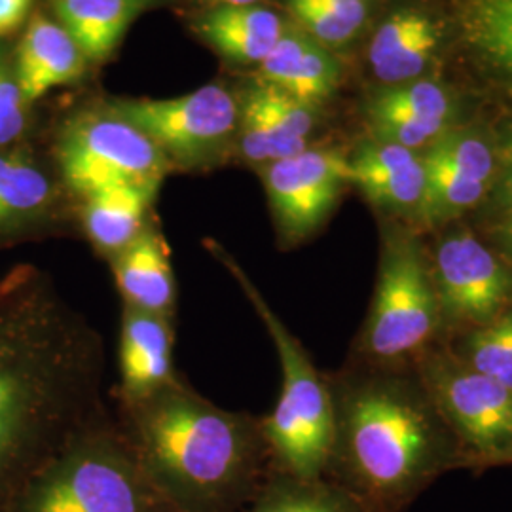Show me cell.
Masks as SVG:
<instances>
[{
	"label": "cell",
	"instance_id": "cb8c5ba5",
	"mask_svg": "<svg viewBox=\"0 0 512 512\" xmlns=\"http://www.w3.org/2000/svg\"><path fill=\"white\" fill-rule=\"evenodd\" d=\"M370 114H399L452 124L454 105L450 95L439 84L412 80L380 93L370 105Z\"/></svg>",
	"mask_w": 512,
	"mask_h": 512
},
{
	"label": "cell",
	"instance_id": "9a60e30c",
	"mask_svg": "<svg viewBox=\"0 0 512 512\" xmlns=\"http://www.w3.org/2000/svg\"><path fill=\"white\" fill-rule=\"evenodd\" d=\"M86 57L57 21L31 19L16 57V78L23 99L31 105L57 86L69 84L84 71Z\"/></svg>",
	"mask_w": 512,
	"mask_h": 512
},
{
	"label": "cell",
	"instance_id": "5bb4252c",
	"mask_svg": "<svg viewBox=\"0 0 512 512\" xmlns=\"http://www.w3.org/2000/svg\"><path fill=\"white\" fill-rule=\"evenodd\" d=\"M112 272L126 306L171 317L177 285L169 249L158 230L145 228L124 251L112 256Z\"/></svg>",
	"mask_w": 512,
	"mask_h": 512
},
{
	"label": "cell",
	"instance_id": "f1b7e54d",
	"mask_svg": "<svg viewBox=\"0 0 512 512\" xmlns=\"http://www.w3.org/2000/svg\"><path fill=\"white\" fill-rule=\"evenodd\" d=\"M289 6L302 27L308 29L311 37L323 44H346L365 25V21L349 18L346 14H340L315 0H289Z\"/></svg>",
	"mask_w": 512,
	"mask_h": 512
},
{
	"label": "cell",
	"instance_id": "ba28073f",
	"mask_svg": "<svg viewBox=\"0 0 512 512\" xmlns=\"http://www.w3.org/2000/svg\"><path fill=\"white\" fill-rule=\"evenodd\" d=\"M446 340L512 308V264L469 228L448 230L429 249Z\"/></svg>",
	"mask_w": 512,
	"mask_h": 512
},
{
	"label": "cell",
	"instance_id": "3957f363",
	"mask_svg": "<svg viewBox=\"0 0 512 512\" xmlns=\"http://www.w3.org/2000/svg\"><path fill=\"white\" fill-rule=\"evenodd\" d=\"M128 404L139 454L186 494H222L243 473L258 437H264L262 423L207 403L177 380Z\"/></svg>",
	"mask_w": 512,
	"mask_h": 512
},
{
	"label": "cell",
	"instance_id": "ffe728a7",
	"mask_svg": "<svg viewBox=\"0 0 512 512\" xmlns=\"http://www.w3.org/2000/svg\"><path fill=\"white\" fill-rule=\"evenodd\" d=\"M306 141L285 128L260 92V86L247 95L239 112V150L247 162L268 165L304 152Z\"/></svg>",
	"mask_w": 512,
	"mask_h": 512
},
{
	"label": "cell",
	"instance_id": "6da1fadb",
	"mask_svg": "<svg viewBox=\"0 0 512 512\" xmlns=\"http://www.w3.org/2000/svg\"><path fill=\"white\" fill-rule=\"evenodd\" d=\"M97 338L52 279L18 266L0 281V482L84 427L99 382Z\"/></svg>",
	"mask_w": 512,
	"mask_h": 512
},
{
	"label": "cell",
	"instance_id": "d590c367",
	"mask_svg": "<svg viewBox=\"0 0 512 512\" xmlns=\"http://www.w3.org/2000/svg\"><path fill=\"white\" fill-rule=\"evenodd\" d=\"M492 247L512 264V211L495 219Z\"/></svg>",
	"mask_w": 512,
	"mask_h": 512
},
{
	"label": "cell",
	"instance_id": "7402d4cb",
	"mask_svg": "<svg viewBox=\"0 0 512 512\" xmlns=\"http://www.w3.org/2000/svg\"><path fill=\"white\" fill-rule=\"evenodd\" d=\"M351 184L357 186L374 207L403 217L410 222V226L416 228L425 196L423 156L414 164L401 169L353 177Z\"/></svg>",
	"mask_w": 512,
	"mask_h": 512
},
{
	"label": "cell",
	"instance_id": "8992f818",
	"mask_svg": "<svg viewBox=\"0 0 512 512\" xmlns=\"http://www.w3.org/2000/svg\"><path fill=\"white\" fill-rule=\"evenodd\" d=\"M440 416L456 435L467 467H499L512 450V389L463 363L440 344L414 366Z\"/></svg>",
	"mask_w": 512,
	"mask_h": 512
},
{
	"label": "cell",
	"instance_id": "d4e9b609",
	"mask_svg": "<svg viewBox=\"0 0 512 512\" xmlns=\"http://www.w3.org/2000/svg\"><path fill=\"white\" fill-rule=\"evenodd\" d=\"M338 78L340 67L336 59L321 44L311 40L298 63L291 86L283 92L291 93L298 101L311 107L336 90Z\"/></svg>",
	"mask_w": 512,
	"mask_h": 512
},
{
	"label": "cell",
	"instance_id": "8d00e7d4",
	"mask_svg": "<svg viewBox=\"0 0 512 512\" xmlns=\"http://www.w3.org/2000/svg\"><path fill=\"white\" fill-rule=\"evenodd\" d=\"M220 6H251L256 4L258 0H217Z\"/></svg>",
	"mask_w": 512,
	"mask_h": 512
},
{
	"label": "cell",
	"instance_id": "52a82bcc",
	"mask_svg": "<svg viewBox=\"0 0 512 512\" xmlns=\"http://www.w3.org/2000/svg\"><path fill=\"white\" fill-rule=\"evenodd\" d=\"M61 181L80 196L118 184L160 188L169 160L160 147L122 116H80L59 137Z\"/></svg>",
	"mask_w": 512,
	"mask_h": 512
},
{
	"label": "cell",
	"instance_id": "4fadbf2b",
	"mask_svg": "<svg viewBox=\"0 0 512 512\" xmlns=\"http://www.w3.org/2000/svg\"><path fill=\"white\" fill-rule=\"evenodd\" d=\"M120 374L128 403H137L175 382L169 317L126 306L120 332Z\"/></svg>",
	"mask_w": 512,
	"mask_h": 512
},
{
	"label": "cell",
	"instance_id": "8fae6325",
	"mask_svg": "<svg viewBox=\"0 0 512 512\" xmlns=\"http://www.w3.org/2000/svg\"><path fill=\"white\" fill-rule=\"evenodd\" d=\"M349 184L348 156L330 148H306L264 165V188L281 243L298 245L311 238Z\"/></svg>",
	"mask_w": 512,
	"mask_h": 512
},
{
	"label": "cell",
	"instance_id": "4316f807",
	"mask_svg": "<svg viewBox=\"0 0 512 512\" xmlns=\"http://www.w3.org/2000/svg\"><path fill=\"white\" fill-rule=\"evenodd\" d=\"M370 124L374 131V141L399 145L416 152H423L442 133L454 128L452 124L439 120H421L399 114H370Z\"/></svg>",
	"mask_w": 512,
	"mask_h": 512
},
{
	"label": "cell",
	"instance_id": "484cf974",
	"mask_svg": "<svg viewBox=\"0 0 512 512\" xmlns=\"http://www.w3.org/2000/svg\"><path fill=\"white\" fill-rule=\"evenodd\" d=\"M256 512H363L357 501L315 486V480L296 478L293 486H283L270 495Z\"/></svg>",
	"mask_w": 512,
	"mask_h": 512
},
{
	"label": "cell",
	"instance_id": "44dd1931",
	"mask_svg": "<svg viewBox=\"0 0 512 512\" xmlns=\"http://www.w3.org/2000/svg\"><path fill=\"white\" fill-rule=\"evenodd\" d=\"M463 363L512 389V308L444 342Z\"/></svg>",
	"mask_w": 512,
	"mask_h": 512
},
{
	"label": "cell",
	"instance_id": "7c38bea8",
	"mask_svg": "<svg viewBox=\"0 0 512 512\" xmlns=\"http://www.w3.org/2000/svg\"><path fill=\"white\" fill-rule=\"evenodd\" d=\"M57 186L21 147L0 150V247L37 238L55 217Z\"/></svg>",
	"mask_w": 512,
	"mask_h": 512
},
{
	"label": "cell",
	"instance_id": "f546056e",
	"mask_svg": "<svg viewBox=\"0 0 512 512\" xmlns=\"http://www.w3.org/2000/svg\"><path fill=\"white\" fill-rule=\"evenodd\" d=\"M29 103L19 90L16 69L0 54V150L19 147L29 128Z\"/></svg>",
	"mask_w": 512,
	"mask_h": 512
},
{
	"label": "cell",
	"instance_id": "f35d334b",
	"mask_svg": "<svg viewBox=\"0 0 512 512\" xmlns=\"http://www.w3.org/2000/svg\"><path fill=\"white\" fill-rule=\"evenodd\" d=\"M501 465H512V450L505 456V459H503V463Z\"/></svg>",
	"mask_w": 512,
	"mask_h": 512
},
{
	"label": "cell",
	"instance_id": "7a4b0ae2",
	"mask_svg": "<svg viewBox=\"0 0 512 512\" xmlns=\"http://www.w3.org/2000/svg\"><path fill=\"white\" fill-rule=\"evenodd\" d=\"M338 463L366 512H399L467 456L414 368L359 366L330 382Z\"/></svg>",
	"mask_w": 512,
	"mask_h": 512
},
{
	"label": "cell",
	"instance_id": "74e56055",
	"mask_svg": "<svg viewBox=\"0 0 512 512\" xmlns=\"http://www.w3.org/2000/svg\"><path fill=\"white\" fill-rule=\"evenodd\" d=\"M325 4H344V6H351V4H368V0H319Z\"/></svg>",
	"mask_w": 512,
	"mask_h": 512
},
{
	"label": "cell",
	"instance_id": "ac0fdd59",
	"mask_svg": "<svg viewBox=\"0 0 512 512\" xmlns=\"http://www.w3.org/2000/svg\"><path fill=\"white\" fill-rule=\"evenodd\" d=\"M145 4L147 0H57L55 10L86 61H103Z\"/></svg>",
	"mask_w": 512,
	"mask_h": 512
},
{
	"label": "cell",
	"instance_id": "2e32d148",
	"mask_svg": "<svg viewBox=\"0 0 512 512\" xmlns=\"http://www.w3.org/2000/svg\"><path fill=\"white\" fill-rule=\"evenodd\" d=\"M156 192L152 186L118 184L86 196L84 228L97 251L116 256L139 238Z\"/></svg>",
	"mask_w": 512,
	"mask_h": 512
},
{
	"label": "cell",
	"instance_id": "30bf717a",
	"mask_svg": "<svg viewBox=\"0 0 512 512\" xmlns=\"http://www.w3.org/2000/svg\"><path fill=\"white\" fill-rule=\"evenodd\" d=\"M133 469L118 452L76 446L48 465L31 488L25 512H145Z\"/></svg>",
	"mask_w": 512,
	"mask_h": 512
},
{
	"label": "cell",
	"instance_id": "5b68a950",
	"mask_svg": "<svg viewBox=\"0 0 512 512\" xmlns=\"http://www.w3.org/2000/svg\"><path fill=\"white\" fill-rule=\"evenodd\" d=\"M213 256L241 287L274 342L281 365V391L272 414L262 421V435L281 465L300 480H315L329 467L334 439V399L327 378L315 368L308 351L234 256L220 245Z\"/></svg>",
	"mask_w": 512,
	"mask_h": 512
},
{
	"label": "cell",
	"instance_id": "603a6c76",
	"mask_svg": "<svg viewBox=\"0 0 512 512\" xmlns=\"http://www.w3.org/2000/svg\"><path fill=\"white\" fill-rule=\"evenodd\" d=\"M421 154L463 177L494 186L497 143H492L482 131L450 128Z\"/></svg>",
	"mask_w": 512,
	"mask_h": 512
},
{
	"label": "cell",
	"instance_id": "e575fe53",
	"mask_svg": "<svg viewBox=\"0 0 512 512\" xmlns=\"http://www.w3.org/2000/svg\"><path fill=\"white\" fill-rule=\"evenodd\" d=\"M33 0H0V37L16 31L29 14Z\"/></svg>",
	"mask_w": 512,
	"mask_h": 512
},
{
	"label": "cell",
	"instance_id": "83f0119b",
	"mask_svg": "<svg viewBox=\"0 0 512 512\" xmlns=\"http://www.w3.org/2000/svg\"><path fill=\"white\" fill-rule=\"evenodd\" d=\"M437 46H439V29L435 23H431L421 31L418 37L412 38L397 54L391 55L385 63L372 71L378 80L391 86L412 82L427 69Z\"/></svg>",
	"mask_w": 512,
	"mask_h": 512
},
{
	"label": "cell",
	"instance_id": "277c9868",
	"mask_svg": "<svg viewBox=\"0 0 512 512\" xmlns=\"http://www.w3.org/2000/svg\"><path fill=\"white\" fill-rule=\"evenodd\" d=\"M444 342L429 249L414 226L389 224L382 232L374 293L357 340L361 365L414 368L427 351Z\"/></svg>",
	"mask_w": 512,
	"mask_h": 512
},
{
	"label": "cell",
	"instance_id": "836d02e7",
	"mask_svg": "<svg viewBox=\"0 0 512 512\" xmlns=\"http://www.w3.org/2000/svg\"><path fill=\"white\" fill-rule=\"evenodd\" d=\"M495 217L512 211V131L497 141V173L488 196Z\"/></svg>",
	"mask_w": 512,
	"mask_h": 512
},
{
	"label": "cell",
	"instance_id": "e0dca14e",
	"mask_svg": "<svg viewBox=\"0 0 512 512\" xmlns=\"http://www.w3.org/2000/svg\"><path fill=\"white\" fill-rule=\"evenodd\" d=\"M200 33L236 63H258L285 33L279 16L262 6H219L200 21Z\"/></svg>",
	"mask_w": 512,
	"mask_h": 512
},
{
	"label": "cell",
	"instance_id": "9c48e42d",
	"mask_svg": "<svg viewBox=\"0 0 512 512\" xmlns=\"http://www.w3.org/2000/svg\"><path fill=\"white\" fill-rule=\"evenodd\" d=\"M118 116L148 135L167 160L205 164L228 147L239 110L222 86H203L173 99H137L116 107Z\"/></svg>",
	"mask_w": 512,
	"mask_h": 512
},
{
	"label": "cell",
	"instance_id": "1f68e13d",
	"mask_svg": "<svg viewBox=\"0 0 512 512\" xmlns=\"http://www.w3.org/2000/svg\"><path fill=\"white\" fill-rule=\"evenodd\" d=\"M310 42L311 38L306 35L283 33L270 50V54L260 61V73L264 78V84L275 86L279 90H287Z\"/></svg>",
	"mask_w": 512,
	"mask_h": 512
},
{
	"label": "cell",
	"instance_id": "d6986e66",
	"mask_svg": "<svg viewBox=\"0 0 512 512\" xmlns=\"http://www.w3.org/2000/svg\"><path fill=\"white\" fill-rule=\"evenodd\" d=\"M423 164L425 196L416 228L448 226L467 211L486 202L492 192L490 184L463 177L427 156H423Z\"/></svg>",
	"mask_w": 512,
	"mask_h": 512
},
{
	"label": "cell",
	"instance_id": "4dcf8cb0",
	"mask_svg": "<svg viewBox=\"0 0 512 512\" xmlns=\"http://www.w3.org/2000/svg\"><path fill=\"white\" fill-rule=\"evenodd\" d=\"M433 21L423 16L420 12L404 10L397 12L391 18L385 19L372 37L368 46V63L372 69L380 67L391 55L397 54L404 44H408L414 37H418L421 31L431 25Z\"/></svg>",
	"mask_w": 512,
	"mask_h": 512
},
{
	"label": "cell",
	"instance_id": "d6a6232c",
	"mask_svg": "<svg viewBox=\"0 0 512 512\" xmlns=\"http://www.w3.org/2000/svg\"><path fill=\"white\" fill-rule=\"evenodd\" d=\"M260 92L264 95V101L272 109L277 120L293 133L294 137L308 143V137L315 128V114L310 105L298 101L291 93L283 92L275 86L260 84Z\"/></svg>",
	"mask_w": 512,
	"mask_h": 512
}]
</instances>
